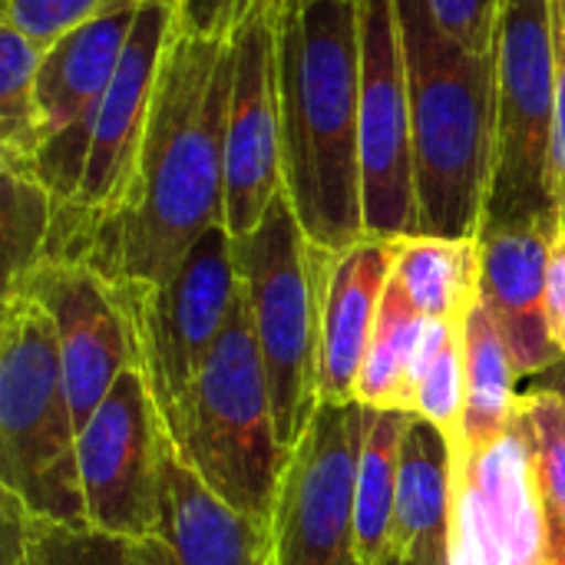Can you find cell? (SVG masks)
Returning a JSON list of instances; mask_svg holds the SVG:
<instances>
[{"instance_id": "cell-1", "label": "cell", "mask_w": 565, "mask_h": 565, "mask_svg": "<svg viewBox=\"0 0 565 565\" xmlns=\"http://www.w3.org/2000/svg\"><path fill=\"white\" fill-rule=\"evenodd\" d=\"M232 83L235 40L175 26L122 202L53 262H83L122 291L166 288L199 238L225 225Z\"/></svg>"}, {"instance_id": "cell-2", "label": "cell", "mask_w": 565, "mask_h": 565, "mask_svg": "<svg viewBox=\"0 0 565 565\" xmlns=\"http://www.w3.org/2000/svg\"><path fill=\"white\" fill-rule=\"evenodd\" d=\"M281 172L315 245L344 252L367 238L361 182V3L278 0Z\"/></svg>"}, {"instance_id": "cell-3", "label": "cell", "mask_w": 565, "mask_h": 565, "mask_svg": "<svg viewBox=\"0 0 565 565\" xmlns=\"http://www.w3.org/2000/svg\"><path fill=\"white\" fill-rule=\"evenodd\" d=\"M411 89L420 235H480L497 149V53L450 40L424 0H397Z\"/></svg>"}, {"instance_id": "cell-4", "label": "cell", "mask_w": 565, "mask_h": 565, "mask_svg": "<svg viewBox=\"0 0 565 565\" xmlns=\"http://www.w3.org/2000/svg\"><path fill=\"white\" fill-rule=\"evenodd\" d=\"M166 427L179 460L215 497L265 526L271 523L288 454L278 444L268 377L242 285L222 338Z\"/></svg>"}, {"instance_id": "cell-5", "label": "cell", "mask_w": 565, "mask_h": 565, "mask_svg": "<svg viewBox=\"0 0 565 565\" xmlns=\"http://www.w3.org/2000/svg\"><path fill=\"white\" fill-rule=\"evenodd\" d=\"M76 417L50 311L26 291H3L0 318V490L30 516L86 526Z\"/></svg>"}, {"instance_id": "cell-6", "label": "cell", "mask_w": 565, "mask_h": 565, "mask_svg": "<svg viewBox=\"0 0 565 565\" xmlns=\"http://www.w3.org/2000/svg\"><path fill=\"white\" fill-rule=\"evenodd\" d=\"M331 262L334 248L305 235L285 189L258 228L235 238V265L252 308L275 430L288 457L321 407V318Z\"/></svg>"}, {"instance_id": "cell-7", "label": "cell", "mask_w": 565, "mask_h": 565, "mask_svg": "<svg viewBox=\"0 0 565 565\" xmlns=\"http://www.w3.org/2000/svg\"><path fill=\"white\" fill-rule=\"evenodd\" d=\"M493 53L497 149L483 225L559 222L553 192V0H500Z\"/></svg>"}, {"instance_id": "cell-8", "label": "cell", "mask_w": 565, "mask_h": 565, "mask_svg": "<svg viewBox=\"0 0 565 565\" xmlns=\"http://www.w3.org/2000/svg\"><path fill=\"white\" fill-rule=\"evenodd\" d=\"M169 454L172 437L146 374L122 371L76 440L86 526L126 543L162 540Z\"/></svg>"}, {"instance_id": "cell-9", "label": "cell", "mask_w": 565, "mask_h": 565, "mask_svg": "<svg viewBox=\"0 0 565 565\" xmlns=\"http://www.w3.org/2000/svg\"><path fill=\"white\" fill-rule=\"evenodd\" d=\"M238 285L235 238L225 225H215L199 238L166 288H116L136 331L139 371L146 374L166 424L222 338Z\"/></svg>"}, {"instance_id": "cell-10", "label": "cell", "mask_w": 565, "mask_h": 565, "mask_svg": "<svg viewBox=\"0 0 565 565\" xmlns=\"http://www.w3.org/2000/svg\"><path fill=\"white\" fill-rule=\"evenodd\" d=\"M367 407L321 404L291 450L271 510V565H364L354 530V480Z\"/></svg>"}, {"instance_id": "cell-11", "label": "cell", "mask_w": 565, "mask_h": 565, "mask_svg": "<svg viewBox=\"0 0 565 565\" xmlns=\"http://www.w3.org/2000/svg\"><path fill=\"white\" fill-rule=\"evenodd\" d=\"M361 3V182L371 238L420 235L411 89L397 0Z\"/></svg>"}, {"instance_id": "cell-12", "label": "cell", "mask_w": 565, "mask_h": 565, "mask_svg": "<svg viewBox=\"0 0 565 565\" xmlns=\"http://www.w3.org/2000/svg\"><path fill=\"white\" fill-rule=\"evenodd\" d=\"M175 26H179V0H142L136 26L119 56V66L93 119L79 192L70 205H56L53 238L43 262L63 258L66 248L86 228H93L99 218L116 212V205L122 202L149 122L159 66Z\"/></svg>"}, {"instance_id": "cell-13", "label": "cell", "mask_w": 565, "mask_h": 565, "mask_svg": "<svg viewBox=\"0 0 565 565\" xmlns=\"http://www.w3.org/2000/svg\"><path fill=\"white\" fill-rule=\"evenodd\" d=\"M450 565H559L520 417L483 454H454Z\"/></svg>"}, {"instance_id": "cell-14", "label": "cell", "mask_w": 565, "mask_h": 565, "mask_svg": "<svg viewBox=\"0 0 565 565\" xmlns=\"http://www.w3.org/2000/svg\"><path fill=\"white\" fill-rule=\"evenodd\" d=\"M33 295L53 318L76 430L89 424L122 371L139 367L136 331L122 295L83 262H43L3 291Z\"/></svg>"}, {"instance_id": "cell-15", "label": "cell", "mask_w": 565, "mask_h": 565, "mask_svg": "<svg viewBox=\"0 0 565 565\" xmlns=\"http://www.w3.org/2000/svg\"><path fill=\"white\" fill-rule=\"evenodd\" d=\"M275 3L262 7L235 36V83L225 129V228L232 238L255 232L285 189Z\"/></svg>"}, {"instance_id": "cell-16", "label": "cell", "mask_w": 565, "mask_h": 565, "mask_svg": "<svg viewBox=\"0 0 565 565\" xmlns=\"http://www.w3.org/2000/svg\"><path fill=\"white\" fill-rule=\"evenodd\" d=\"M559 222H497L480 228L483 245V305L500 328L513 367L540 377L559 364L546 324V268Z\"/></svg>"}, {"instance_id": "cell-17", "label": "cell", "mask_w": 565, "mask_h": 565, "mask_svg": "<svg viewBox=\"0 0 565 565\" xmlns=\"http://www.w3.org/2000/svg\"><path fill=\"white\" fill-rule=\"evenodd\" d=\"M394 268V242L361 238L334 252L321 318V404H354V384L374 338Z\"/></svg>"}, {"instance_id": "cell-18", "label": "cell", "mask_w": 565, "mask_h": 565, "mask_svg": "<svg viewBox=\"0 0 565 565\" xmlns=\"http://www.w3.org/2000/svg\"><path fill=\"white\" fill-rule=\"evenodd\" d=\"M175 565H271L265 523L232 510L175 454L166 463V530Z\"/></svg>"}, {"instance_id": "cell-19", "label": "cell", "mask_w": 565, "mask_h": 565, "mask_svg": "<svg viewBox=\"0 0 565 565\" xmlns=\"http://www.w3.org/2000/svg\"><path fill=\"white\" fill-rule=\"evenodd\" d=\"M454 520V447L414 414L397 470L394 550L420 565H450Z\"/></svg>"}, {"instance_id": "cell-20", "label": "cell", "mask_w": 565, "mask_h": 565, "mask_svg": "<svg viewBox=\"0 0 565 565\" xmlns=\"http://www.w3.org/2000/svg\"><path fill=\"white\" fill-rule=\"evenodd\" d=\"M391 281L411 308L430 321L467 324L483 298V245L473 238L407 235L394 238Z\"/></svg>"}, {"instance_id": "cell-21", "label": "cell", "mask_w": 565, "mask_h": 565, "mask_svg": "<svg viewBox=\"0 0 565 565\" xmlns=\"http://www.w3.org/2000/svg\"><path fill=\"white\" fill-rule=\"evenodd\" d=\"M463 344H467V414H463V437L454 454H483L510 434L520 404L516 394L520 374L483 298L463 324Z\"/></svg>"}, {"instance_id": "cell-22", "label": "cell", "mask_w": 565, "mask_h": 565, "mask_svg": "<svg viewBox=\"0 0 565 565\" xmlns=\"http://www.w3.org/2000/svg\"><path fill=\"white\" fill-rule=\"evenodd\" d=\"M414 414L367 411V430L358 457L354 480V530L358 556L364 565H391L394 550V510H397V470L401 444Z\"/></svg>"}, {"instance_id": "cell-23", "label": "cell", "mask_w": 565, "mask_h": 565, "mask_svg": "<svg viewBox=\"0 0 565 565\" xmlns=\"http://www.w3.org/2000/svg\"><path fill=\"white\" fill-rule=\"evenodd\" d=\"M427 321L430 318L417 315L411 301L401 295V288L387 281L374 338L367 344V354L354 384V404L367 411L417 414L414 411V364H417Z\"/></svg>"}, {"instance_id": "cell-24", "label": "cell", "mask_w": 565, "mask_h": 565, "mask_svg": "<svg viewBox=\"0 0 565 565\" xmlns=\"http://www.w3.org/2000/svg\"><path fill=\"white\" fill-rule=\"evenodd\" d=\"M53 222H56V199L46 189V182L33 169L0 159L3 288L20 285L46 258Z\"/></svg>"}, {"instance_id": "cell-25", "label": "cell", "mask_w": 565, "mask_h": 565, "mask_svg": "<svg viewBox=\"0 0 565 565\" xmlns=\"http://www.w3.org/2000/svg\"><path fill=\"white\" fill-rule=\"evenodd\" d=\"M414 411L434 424L450 447H460L467 414V344L463 324L427 321L414 364Z\"/></svg>"}, {"instance_id": "cell-26", "label": "cell", "mask_w": 565, "mask_h": 565, "mask_svg": "<svg viewBox=\"0 0 565 565\" xmlns=\"http://www.w3.org/2000/svg\"><path fill=\"white\" fill-rule=\"evenodd\" d=\"M46 46L13 26H0V159L36 172L40 103L36 79Z\"/></svg>"}, {"instance_id": "cell-27", "label": "cell", "mask_w": 565, "mask_h": 565, "mask_svg": "<svg viewBox=\"0 0 565 565\" xmlns=\"http://www.w3.org/2000/svg\"><path fill=\"white\" fill-rule=\"evenodd\" d=\"M516 417L526 437L533 480L543 500V510L553 526V540L565 559V397L536 384L520 394Z\"/></svg>"}, {"instance_id": "cell-28", "label": "cell", "mask_w": 565, "mask_h": 565, "mask_svg": "<svg viewBox=\"0 0 565 565\" xmlns=\"http://www.w3.org/2000/svg\"><path fill=\"white\" fill-rule=\"evenodd\" d=\"M26 565H139L132 543L26 513Z\"/></svg>"}, {"instance_id": "cell-29", "label": "cell", "mask_w": 565, "mask_h": 565, "mask_svg": "<svg viewBox=\"0 0 565 565\" xmlns=\"http://www.w3.org/2000/svg\"><path fill=\"white\" fill-rule=\"evenodd\" d=\"M103 3L106 0H3V23L50 50L60 36L86 23Z\"/></svg>"}, {"instance_id": "cell-30", "label": "cell", "mask_w": 565, "mask_h": 565, "mask_svg": "<svg viewBox=\"0 0 565 565\" xmlns=\"http://www.w3.org/2000/svg\"><path fill=\"white\" fill-rule=\"evenodd\" d=\"M437 26L467 53L487 56L497 40L500 0H424Z\"/></svg>"}, {"instance_id": "cell-31", "label": "cell", "mask_w": 565, "mask_h": 565, "mask_svg": "<svg viewBox=\"0 0 565 565\" xmlns=\"http://www.w3.org/2000/svg\"><path fill=\"white\" fill-rule=\"evenodd\" d=\"M271 0H179V26L202 40H235Z\"/></svg>"}, {"instance_id": "cell-32", "label": "cell", "mask_w": 565, "mask_h": 565, "mask_svg": "<svg viewBox=\"0 0 565 565\" xmlns=\"http://www.w3.org/2000/svg\"><path fill=\"white\" fill-rule=\"evenodd\" d=\"M553 43H556V96H553V192L565 232V0H553Z\"/></svg>"}, {"instance_id": "cell-33", "label": "cell", "mask_w": 565, "mask_h": 565, "mask_svg": "<svg viewBox=\"0 0 565 565\" xmlns=\"http://www.w3.org/2000/svg\"><path fill=\"white\" fill-rule=\"evenodd\" d=\"M546 324L550 341L565 361V232L556 235L546 268Z\"/></svg>"}, {"instance_id": "cell-34", "label": "cell", "mask_w": 565, "mask_h": 565, "mask_svg": "<svg viewBox=\"0 0 565 565\" xmlns=\"http://www.w3.org/2000/svg\"><path fill=\"white\" fill-rule=\"evenodd\" d=\"M0 497H3V513H0L3 565H26V513L30 510L7 490H0Z\"/></svg>"}, {"instance_id": "cell-35", "label": "cell", "mask_w": 565, "mask_h": 565, "mask_svg": "<svg viewBox=\"0 0 565 565\" xmlns=\"http://www.w3.org/2000/svg\"><path fill=\"white\" fill-rule=\"evenodd\" d=\"M136 550V563L139 565H175L169 546L162 540H149V543H132Z\"/></svg>"}, {"instance_id": "cell-36", "label": "cell", "mask_w": 565, "mask_h": 565, "mask_svg": "<svg viewBox=\"0 0 565 565\" xmlns=\"http://www.w3.org/2000/svg\"><path fill=\"white\" fill-rule=\"evenodd\" d=\"M540 384L543 387H550V391H556V394H563L565 397V361L559 364H553L546 374H540Z\"/></svg>"}, {"instance_id": "cell-37", "label": "cell", "mask_w": 565, "mask_h": 565, "mask_svg": "<svg viewBox=\"0 0 565 565\" xmlns=\"http://www.w3.org/2000/svg\"><path fill=\"white\" fill-rule=\"evenodd\" d=\"M391 565H420V563H414V559H407V556H401V553H397V559H394Z\"/></svg>"}, {"instance_id": "cell-38", "label": "cell", "mask_w": 565, "mask_h": 565, "mask_svg": "<svg viewBox=\"0 0 565 565\" xmlns=\"http://www.w3.org/2000/svg\"><path fill=\"white\" fill-rule=\"evenodd\" d=\"M559 565H565V559H563V563H559Z\"/></svg>"}]
</instances>
